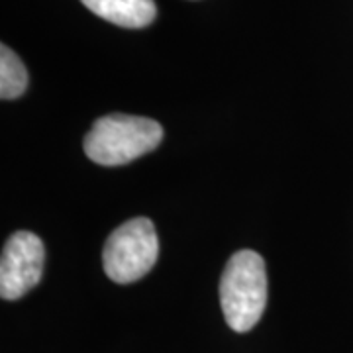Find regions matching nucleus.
<instances>
[{
    "label": "nucleus",
    "instance_id": "obj_5",
    "mask_svg": "<svg viewBox=\"0 0 353 353\" xmlns=\"http://www.w3.org/2000/svg\"><path fill=\"white\" fill-rule=\"evenodd\" d=\"M99 18L120 28H145L155 20L157 8L153 0H81Z\"/></svg>",
    "mask_w": 353,
    "mask_h": 353
},
{
    "label": "nucleus",
    "instance_id": "obj_4",
    "mask_svg": "<svg viewBox=\"0 0 353 353\" xmlns=\"http://www.w3.org/2000/svg\"><path fill=\"white\" fill-rule=\"evenodd\" d=\"M43 255V243L32 232H16L8 238L0 259V296L4 301H16L38 285Z\"/></svg>",
    "mask_w": 353,
    "mask_h": 353
},
{
    "label": "nucleus",
    "instance_id": "obj_2",
    "mask_svg": "<svg viewBox=\"0 0 353 353\" xmlns=\"http://www.w3.org/2000/svg\"><path fill=\"white\" fill-rule=\"evenodd\" d=\"M220 304L234 332H250L261 320L267 304V273L259 253L241 250L230 257L220 279Z\"/></svg>",
    "mask_w": 353,
    "mask_h": 353
},
{
    "label": "nucleus",
    "instance_id": "obj_3",
    "mask_svg": "<svg viewBox=\"0 0 353 353\" xmlns=\"http://www.w3.org/2000/svg\"><path fill=\"white\" fill-rule=\"evenodd\" d=\"M159 240L150 218H134L118 226L106 240L102 263L114 283H134L153 269Z\"/></svg>",
    "mask_w": 353,
    "mask_h": 353
},
{
    "label": "nucleus",
    "instance_id": "obj_1",
    "mask_svg": "<svg viewBox=\"0 0 353 353\" xmlns=\"http://www.w3.org/2000/svg\"><path fill=\"white\" fill-rule=\"evenodd\" d=\"M161 139L163 128L159 122L116 112L102 116L92 124L85 138V153L99 165H126L153 152Z\"/></svg>",
    "mask_w": 353,
    "mask_h": 353
},
{
    "label": "nucleus",
    "instance_id": "obj_6",
    "mask_svg": "<svg viewBox=\"0 0 353 353\" xmlns=\"http://www.w3.org/2000/svg\"><path fill=\"white\" fill-rule=\"evenodd\" d=\"M28 87V71L22 59L8 46L0 48V97L4 101L18 99Z\"/></svg>",
    "mask_w": 353,
    "mask_h": 353
}]
</instances>
